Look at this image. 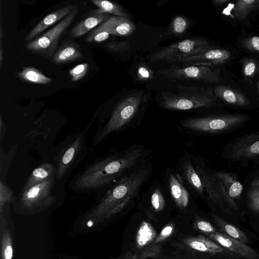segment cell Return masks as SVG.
<instances>
[{
	"instance_id": "obj_1",
	"label": "cell",
	"mask_w": 259,
	"mask_h": 259,
	"mask_svg": "<svg viewBox=\"0 0 259 259\" xmlns=\"http://www.w3.org/2000/svg\"><path fill=\"white\" fill-rule=\"evenodd\" d=\"M148 155L143 147L131 146L91 164L76 175L68 187L78 193H94L139 167Z\"/></svg>"
},
{
	"instance_id": "obj_2",
	"label": "cell",
	"mask_w": 259,
	"mask_h": 259,
	"mask_svg": "<svg viewBox=\"0 0 259 259\" xmlns=\"http://www.w3.org/2000/svg\"><path fill=\"white\" fill-rule=\"evenodd\" d=\"M152 168L139 166L121 178L109 189L87 215L93 222L113 221L127 213L134 207Z\"/></svg>"
},
{
	"instance_id": "obj_3",
	"label": "cell",
	"mask_w": 259,
	"mask_h": 259,
	"mask_svg": "<svg viewBox=\"0 0 259 259\" xmlns=\"http://www.w3.org/2000/svg\"><path fill=\"white\" fill-rule=\"evenodd\" d=\"M147 103V97L141 91L121 99L115 104L107 118L98 122L92 146H97L113 133L134 128L140 124Z\"/></svg>"
},
{
	"instance_id": "obj_4",
	"label": "cell",
	"mask_w": 259,
	"mask_h": 259,
	"mask_svg": "<svg viewBox=\"0 0 259 259\" xmlns=\"http://www.w3.org/2000/svg\"><path fill=\"white\" fill-rule=\"evenodd\" d=\"M186 225L169 241L165 253L178 259H211L225 248L209 237L192 231Z\"/></svg>"
},
{
	"instance_id": "obj_5",
	"label": "cell",
	"mask_w": 259,
	"mask_h": 259,
	"mask_svg": "<svg viewBox=\"0 0 259 259\" xmlns=\"http://www.w3.org/2000/svg\"><path fill=\"white\" fill-rule=\"evenodd\" d=\"M162 227L140 212L131 218L123 232L122 251L139 259L158 235Z\"/></svg>"
},
{
	"instance_id": "obj_6",
	"label": "cell",
	"mask_w": 259,
	"mask_h": 259,
	"mask_svg": "<svg viewBox=\"0 0 259 259\" xmlns=\"http://www.w3.org/2000/svg\"><path fill=\"white\" fill-rule=\"evenodd\" d=\"M174 92L161 93L160 106L167 110L185 111L217 106V97L210 89L202 87L178 84Z\"/></svg>"
},
{
	"instance_id": "obj_7",
	"label": "cell",
	"mask_w": 259,
	"mask_h": 259,
	"mask_svg": "<svg viewBox=\"0 0 259 259\" xmlns=\"http://www.w3.org/2000/svg\"><path fill=\"white\" fill-rule=\"evenodd\" d=\"M91 124L81 132L69 139L56 157V178L57 181L65 180L74 170L87 154V133Z\"/></svg>"
},
{
	"instance_id": "obj_8",
	"label": "cell",
	"mask_w": 259,
	"mask_h": 259,
	"mask_svg": "<svg viewBox=\"0 0 259 259\" xmlns=\"http://www.w3.org/2000/svg\"><path fill=\"white\" fill-rule=\"evenodd\" d=\"M248 119L244 114H233L189 117L181 121L182 126L190 131L208 134H221L232 131Z\"/></svg>"
},
{
	"instance_id": "obj_9",
	"label": "cell",
	"mask_w": 259,
	"mask_h": 259,
	"mask_svg": "<svg viewBox=\"0 0 259 259\" xmlns=\"http://www.w3.org/2000/svg\"><path fill=\"white\" fill-rule=\"evenodd\" d=\"M75 6L72 12L51 29L25 44L26 49L46 58L51 59L57 51L59 41L78 14Z\"/></svg>"
},
{
	"instance_id": "obj_10",
	"label": "cell",
	"mask_w": 259,
	"mask_h": 259,
	"mask_svg": "<svg viewBox=\"0 0 259 259\" xmlns=\"http://www.w3.org/2000/svg\"><path fill=\"white\" fill-rule=\"evenodd\" d=\"M56 176L25 190H21L17 201L20 208L35 212L50 207L56 200L54 188Z\"/></svg>"
},
{
	"instance_id": "obj_11",
	"label": "cell",
	"mask_w": 259,
	"mask_h": 259,
	"mask_svg": "<svg viewBox=\"0 0 259 259\" xmlns=\"http://www.w3.org/2000/svg\"><path fill=\"white\" fill-rule=\"evenodd\" d=\"M211 48L212 46L206 39H187L172 43L157 51L151 55V61L171 63L179 58L200 54Z\"/></svg>"
},
{
	"instance_id": "obj_12",
	"label": "cell",
	"mask_w": 259,
	"mask_h": 259,
	"mask_svg": "<svg viewBox=\"0 0 259 259\" xmlns=\"http://www.w3.org/2000/svg\"><path fill=\"white\" fill-rule=\"evenodd\" d=\"M158 75L168 80H191L205 83H217L221 80L219 68L207 66L184 65L176 64L158 71Z\"/></svg>"
},
{
	"instance_id": "obj_13",
	"label": "cell",
	"mask_w": 259,
	"mask_h": 259,
	"mask_svg": "<svg viewBox=\"0 0 259 259\" xmlns=\"http://www.w3.org/2000/svg\"><path fill=\"white\" fill-rule=\"evenodd\" d=\"M228 159L234 161L259 158V130L232 142L227 147Z\"/></svg>"
},
{
	"instance_id": "obj_14",
	"label": "cell",
	"mask_w": 259,
	"mask_h": 259,
	"mask_svg": "<svg viewBox=\"0 0 259 259\" xmlns=\"http://www.w3.org/2000/svg\"><path fill=\"white\" fill-rule=\"evenodd\" d=\"M188 224L179 215L171 218L161 229L148 249L139 259H158L165 253L166 245L171 238Z\"/></svg>"
},
{
	"instance_id": "obj_15",
	"label": "cell",
	"mask_w": 259,
	"mask_h": 259,
	"mask_svg": "<svg viewBox=\"0 0 259 259\" xmlns=\"http://www.w3.org/2000/svg\"><path fill=\"white\" fill-rule=\"evenodd\" d=\"M213 176L221 188L227 206L230 208L238 210L236 200L240 198L243 186L237 176L234 173L226 171H215Z\"/></svg>"
},
{
	"instance_id": "obj_16",
	"label": "cell",
	"mask_w": 259,
	"mask_h": 259,
	"mask_svg": "<svg viewBox=\"0 0 259 259\" xmlns=\"http://www.w3.org/2000/svg\"><path fill=\"white\" fill-rule=\"evenodd\" d=\"M182 180L178 175L170 174L168 177L169 190L180 212L179 215L190 222L193 216L189 211L190 195Z\"/></svg>"
},
{
	"instance_id": "obj_17",
	"label": "cell",
	"mask_w": 259,
	"mask_h": 259,
	"mask_svg": "<svg viewBox=\"0 0 259 259\" xmlns=\"http://www.w3.org/2000/svg\"><path fill=\"white\" fill-rule=\"evenodd\" d=\"M231 53L224 49H211L196 55L187 56L177 59L175 62L184 65L212 66L221 65L229 59Z\"/></svg>"
},
{
	"instance_id": "obj_18",
	"label": "cell",
	"mask_w": 259,
	"mask_h": 259,
	"mask_svg": "<svg viewBox=\"0 0 259 259\" xmlns=\"http://www.w3.org/2000/svg\"><path fill=\"white\" fill-rule=\"evenodd\" d=\"M224 248L245 259H258L256 251L246 243L228 237L219 231L208 236Z\"/></svg>"
},
{
	"instance_id": "obj_19",
	"label": "cell",
	"mask_w": 259,
	"mask_h": 259,
	"mask_svg": "<svg viewBox=\"0 0 259 259\" xmlns=\"http://www.w3.org/2000/svg\"><path fill=\"white\" fill-rule=\"evenodd\" d=\"M76 5H68L52 12L41 20L26 35L24 40L29 42L36 37L49 26L54 25L69 15Z\"/></svg>"
},
{
	"instance_id": "obj_20",
	"label": "cell",
	"mask_w": 259,
	"mask_h": 259,
	"mask_svg": "<svg viewBox=\"0 0 259 259\" xmlns=\"http://www.w3.org/2000/svg\"><path fill=\"white\" fill-rule=\"evenodd\" d=\"M196 169L201 178L209 199L225 211V206L227 205L215 177L208 174L199 167H196Z\"/></svg>"
},
{
	"instance_id": "obj_21",
	"label": "cell",
	"mask_w": 259,
	"mask_h": 259,
	"mask_svg": "<svg viewBox=\"0 0 259 259\" xmlns=\"http://www.w3.org/2000/svg\"><path fill=\"white\" fill-rule=\"evenodd\" d=\"M83 57L80 45L76 42L67 40L64 41L50 59L56 65H61L75 61Z\"/></svg>"
},
{
	"instance_id": "obj_22",
	"label": "cell",
	"mask_w": 259,
	"mask_h": 259,
	"mask_svg": "<svg viewBox=\"0 0 259 259\" xmlns=\"http://www.w3.org/2000/svg\"><path fill=\"white\" fill-rule=\"evenodd\" d=\"M99 26L110 34L123 36L131 34L136 28L130 19L113 16Z\"/></svg>"
},
{
	"instance_id": "obj_23",
	"label": "cell",
	"mask_w": 259,
	"mask_h": 259,
	"mask_svg": "<svg viewBox=\"0 0 259 259\" xmlns=\"http://www.w3.org/2000/svg\"><path fill=\"white\" fill-rule=\"evenodd\" d=\"M79 21L71 29L70 34L73 38L80 37L108 20L111 16L107 13H91Z\"/></svg>"
},
{
	"instance_id": "obj_24",
	"label": "cell",
	"mask_w": 259,
	"mask_h": 259,
	"mask_svg": "<svg viewBox=\"0 0 259 259\" xmlns=\"http://www.w3.org/2000/svg\"><path fill=\"white\" fill-rule=\"evenodd\" d=\"M214 95L222 101L233 106L244 107L249 104V100L242 93L232 88L219 85L213 88Z\"/></svg>"
},
{
	"instance_id": "obj_25",
	"label": "cell",
	"mask_w": 259,
	"mask_h": 259,
	"mask_svg": "<svg viewBox=\"0 0 259 259\" xmlns=\"http://www.w3.org/2000/svg\"><path fill=\"white\" fill-rule=\"evenodd\" d=\"M56 176V167L51 162H45L35 168L28 177L22 191L41 183Z\"/></svg>"
},
{
	"instance_id": "obj_26",
	"label": "cell",
	"mask_w": 259,
	"mask_h": 259,
	"mask_svg": "<svg viewBox=\"0 0 259 259\" xmlns=\"http://www.w3.org/2000/svg\"><path fill=\"white\" fill-rule=\"evenodd\" d=\"M212 219L214 226L221 233L246 244L249 242L247 235L236 226L216 214H212Z\"/></svg>"
},
{
	"instance_id": "obj_27",
	"label": "cell",
	"mask_w": 259,
	"mask_h": 259,
	"mask_svg": "<svg viewBox=\"0 0 259 259\" xmlns=\"http://www.w3.org/2000/svg\"><path fill=\"white\" fill-rule=\"evenodd\" d=\"M188 227L194 232L207 237L218 231L216 227L207 218L197 212L195 213L192 217Z\"/></svg>"
},
{
	"instance_id": "obj_28",
	"label": "cell",
	"mask_w": 259,
	"mask_h": 259,
	"mask_svg": "<svg viewBox=\"0 0 259 259\" xmlns=\"http://www.w3.org/2000/svg\"><path fill=\"white\" fill-rule=\"evenodd\" d=\"M183 171L185 178L190 187L199 195H203L205 190L201 178L190 161H186L184 163Z\"/></svg>"
},
{
	"instance_id": "obj_29",
	"label": "cell",
	"mask_w": 259,
	"mask_h": 259,
	"mask_svg": "<svg viewBox=\"0 0 259 259\" xmlns=\"http://www.w3.org/2000/svg\"><path fill=\"white\" fill-rule=\"evenodd\" d=\"M92 2L99 9L91 11V13H110L117 17L130 19L129 14L122 7L116 3L102 0H92Z\"/></svg>"
},
{
	"instance_id": "obj_30",
	"label": "cell",
	"mask_w": 259,
	"mask_h": 259,
	"mask_svg": "<svg viewBox=\"0 0 259 259\" xmlns=\"http://www.w3.org/2000/svg\"><path fill=\"white\" fill-rule=\"evenodd\" d=\"M17 76L24 81L37 84H48L53 81L52 78L33 67H23L22 70L17 73Z\"/></svg>"
},
{
	"instance_id": "obj_31",
	"label": "cell",
	"mask_w": 259,
	"mask_h": 259,
	"mask_svg": "<svg viewBox=\"0 0 259 259\" xmlns=\"http://www.w3.org/2000/svg\"><path fill=\"white\" fill-rule=\"evenodd\" d=\"M259 6V0H239L235 2L233 8L234 17L244 20L248 14Z\"/></svg>"
},
{
	"instance_id": "obj_32",
	"label": "cell",
	"mask_w": 259,
	"mask_h": 259,
	"mask_svg": "<svg viewBox=\"0 0 259 259\" xmlns=\"http://www.w3.org/2000/svg\"><path fill=\"white\" fill-rule=\"evenodd\" d=\"M189 23L185 17L177 16L171 20L169 26V32L174 36L183 35L188 29Z\"/></svg>"
},
{
	"instance_id": "obj_33",
	"label": "cell",
	"mask_w": 259,
	"mask_h": 259,
	"mask_svg": "<svg viewBox=\"0 0 259 259\" xmlns=\"http://www.w3.org/2000/svg\"><path fill=\"white\" fill-rule=\"evenodd\" d=\"M1 251V259L13 258L12 240L9 230H6L2 235Z\"/></svg>"
},
{
	"instance_id": "obj_34",
	"label": "cell",
	"mask_w": 259,
	"mask_h": 259,
	"mask_svg": "<svg viewBox=\"0 0 259 259\" xmlns=\"http://www.w3.org/2000/svg\"><path fill=\"white\" fill-rule=\"evenodd\" d=\"M14 193L12 190L7 186L3 180L0 181V211L3 213L4 207L14 199Z\"/></svg>"
},
{
	"instance_id": "obj_35",
	"label": "cell",
	"mask_w": 259,
	"mask_h": 259,
	"mask_svg": "<svg viewBox=\"0 0 259 259\" xmlns=\"http://www.w3.org/2000/svg\"><path fill=\"white\" fill-rule=\"evenodd\" d=\"M110 35L109 32L99 26L87 35L85 40L88 42H100L106 40Z\"/></svg>"
},
{
	"instance_id": "obj_36",
	"label": "cell",
	"mask_w": 259,
	"mask_h": 259,
	"mask_svg": "<svg viewBox=\"0 0 259 259\" xmlns=\"http://www.w3.org/2000/svg\"><path fill=\"white\" fill-rule=\"evenodd\" d=\"M247 198L250 208L259 214V188L251 186L247 192Z\"/></svg>"
},
{
	"instance_id": "obj_37",
	"label": "cell",
	"mask_w": 259,
	"mask_h": 259,
	"mask_svg": "<svg viewBox=\"0 0 259 259\" xmlns=\"http://www.w3.org/2000/svg\"><path fill=\"white\" fill-rule=\"evenodd\" d=\"M89 64L87 63L79 64L69 70L71 76V80L75 82L83 78L87 74Z\"/></svg>"
},
{
	"instance_id": "obj_38",
	"label": "cell",
	"mask_w": 259,
	"mask_h": 259,
	"mask_svg": "<svg viewBox=\"0 0 259 259\" xmlns=\"http://www.w3.org/2000/svg\"><path fill=\"white\" fill-rule=\"evenodd\" d=\"M105 47L113 52H123L130 49V44L128 40L112 41L106 44Z\"/></svg>"
},
{
	"instance_id": "obj_39",
	"label": "cell",
	"mask_w": 259,
	"mask_h": 259,
	"mask_svg": "<svg viewBox=\"0 0 259 259\" xmlns=\"http://www.w3.org/2000/svg\"><path fill=\"white\" fill-rule=\"evenodd\" d=\"M137 76L141 80H148L153 77V71L146 65H140L137 71Z\"/></svg>"
},
{
	"instance_id": "obj_40",
	"label": "cell",
	"mask_w": 259,
	"mask_h": 259,
	"mask_svg": "<svg viewBox=\"0 0 259 259\" xmlns=\"http://www.w3.org/2000/svg\"><path fill=\"white\" fill-rule=\"evenodd\" d=\"M243 45L248 50L259 52V36H255L246 38Z\"/></svg>"
},
{
	"instance_id": "obj_41",
	"label": "cell",
	"mask_w": 259,
	"mask_h": 259,
	"mask_svg": "<svg viewBox=\"0 0 259 259\" xmlns=\"http://www.w3.org/2000/svg\"><path fill=\"white\" fill-rule=\"evenodd\" d=\"M255 69L256 64L254 62L248 61L244 67V74L246 76H251L254 73Z\"/></svg>"
},
{
	"instance_id": "obj_42",
	"label": "cell",
	"mask_w": 259,
	"mask_h": 259,
	"mask_svg": "<svg viewBox=\"0 0 259 259\" xmlns=\"http://www.w3.org/2000/svg\"><path fill=\"white\" fill-rule=\"evenodd\" d=\"M4 37L3 23L2 13L1 10V24H0V69L2 70V62L4 58V49L3 45V38Z\"/></svg>"
},
{
	"instance_id": "obj_43",
	"label": "cell",
	"mask_w": 259,
	"mask_h": 259,
	"mask_svg": "<svg viewBox=\"0 0 259 259\" xmlns=\"http://www.w3.org/2000/svg\"><path fill=\"white\" fill-rule=\"evenodd\" d=\"M115 259H134L131 255L128 253H120L119 256Z\"/></svg>"
},
{
	"instance_id": "obj_44",
	"label": "cell",
	"mask_w": 259,
	"mask_h": 259,
	"mask_svg": "<svg viewBox=\"0 0 259 259\" xmlns=\"http://www.w3.org/2000/svg\"><path fill=\"white\" fill-rule=\"evenodd\" d=\"M158 259H178L174 256L167 253H164Z\"/></svg>"
},
{
	"instance_id": "obj_45",
	"label": "cell",
	"mask_w": 259,
	"mask_h": 259,
	"mask_svg": "<svg viewBox=\"0 0 259 259\" xmlns=\"http://www.w3.org/2000/svg\"><path fill=\"white\" fill-rule=\"evenodd\" d=\"M251 186L259 188V176L253 180L251 183Z\"/></svg>"
},
{
	"instance_id": "obj_46",
	"label": "cell",
	"mask_w": 259,
	"mask_h": 259,
	"mask_svg": "<svg viewBox=\"0 0 259 259\" xmlns=\"http://www.w3.org/2000/svg\"><path fill=\"white\" fill-rule=\"evenodd\" d=\"M228 0H214L213 1V3L217 5H221L227 3Z\"/></svg>"
},
{
	"instance_id": "obj_47",
	"label": "cell",
	"mask_w": 259,
	"mask_h": 259,
	"mask_svg": "<svg viewBox=\"0 0 259 259\" xmlns=\"http://www.w3.org/2000/svg\"><path fill=\"white\" fill-rule=\"evenodd\" d=\"M257 91H258V92L259 93V81H258L257 82Z\"/></svg>"
}]
</instances>
